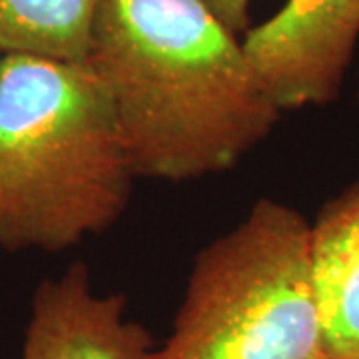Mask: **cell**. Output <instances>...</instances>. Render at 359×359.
I'll return each instance as SVG.
<instances>
[{
    "instance_id": "1",
    "label": "cell",
    "mask_w": 359,
    "mask_h": 359,
    "mask_svg": "<svg viewBox=\"0 0 359 359\" xmlns=\"http://www.w3.org/2000/svg\"><path fill=\"white\" fill-rule=\"evenodd\" d=\"M84 65L112 100L136 178L222 174L282 116L202 0H104Z\"/></svg>"
},
{
    "instance_id": "2",
    "label": "cell",
    "mask_w": 359,
    "mask_h": 359,
    "mask_svg": "<svg viewBox=\"0 0 359 359\" xmlns=\"http://www.w3.org/2000/svg\"><path fill=\"white\" fill-rule=\"evenodd\" d=\"M136 178L112 100L88 65L0 62V248L62 252L110 228Z\"/></svg>"
},
{
    "instance_id": "3",
    "label": "cell",
    "mask_w": 359,
    "mask_h": 359,
    "mask_svg": "<svg viewBox=\"0 0 359 359\" xmlns=\"http://www.w3.org/2000/svg\"><path fill=\"white\" fill-rule=\"evenodd\" d=\"M152 359H330L311 276L309 222L262 198L194 259Z\"/></svg>"
},
{
    "instance_id": "4",
    "label": "cell",
    "mask_w": 359,
    "mask_h": 359,
    "mask_svg": "<svg viewBox=\"0 0 359 359\" xmlns=\"http://www.w3.org/2000/svg\"><path fill=\"white\" fill-rule=\"evenodd\" d=\"M359 39V0H287L242 46L280 112L339 96Z\"/></svg>"
},
{
    "instance_id": "5",
    "label": "cell",
    "mask_w": 359,
    "mask_h": 359,
    "mask_svg": "<svg viewBox=\"0 0 359 359\" xmlns=\"http://www.w3.org/2000/svg\"><path fill=\"white\" fill-rule=\"evenodd\" d=\"M154 349L150 332L128 320L126 297L98 294L78 262L36 287L20 359H152Z\"/></svg>"
},
{
    "instance_id": "6",
    "label": "cell",
    "mask_w": 359,
    "mask_h": 359,
    "mask_svg": "<svg viewBox=\"0 0 359 359\" xmlns=\"http://www.w3.org/2000/svg\"><path fill=\"white\" fill-rule=\"evenodd\" d=\"M309 256L330 359H359V182L309 224Z\"/></svg>"
},
{
    "instance_id": "7",
    "label": "cell",
    "mask_w": 359,
    "mask_h": 359,
    "mask_svg": "<svg viewBox=\"0 0 359 359\" xmlns=\"http://www.w3.org/2000/svg\"><path fill=\"white\" fill-rule=\"evenodd\" d=\"M104 0H0V52L84 65Z\"/></svg>"
},
{
    "instance_id": "8",
    "label": "cell",
    "mask_w": 359,
    "mask_h": 359,
    "mask_svg": "<svg viewBox=\"0 0 359 359\" xmlns=\"http://www.w3.org/2000/svg\"><path fill=\"white\" fill-rule=\"evenodd\" d=\"M202 2L231 34L240 36L250 30L252 0H202Z\"/></svg>"
},
{
    "instance_id": "9",
    "label": "cell",
    "mask_w": 359,
    "mask_h": 359,
    "mask_svg": "<svg viewBox=\"0 0 359 359\" xmlns=\"http://www.w3.org/2000/svg\"><path fill=\"white\" fill-rule=\"evenodd\" d=\"M2 56H4V54H2V52H0V62H2Z\"/></svg>"
}]
</instances>
